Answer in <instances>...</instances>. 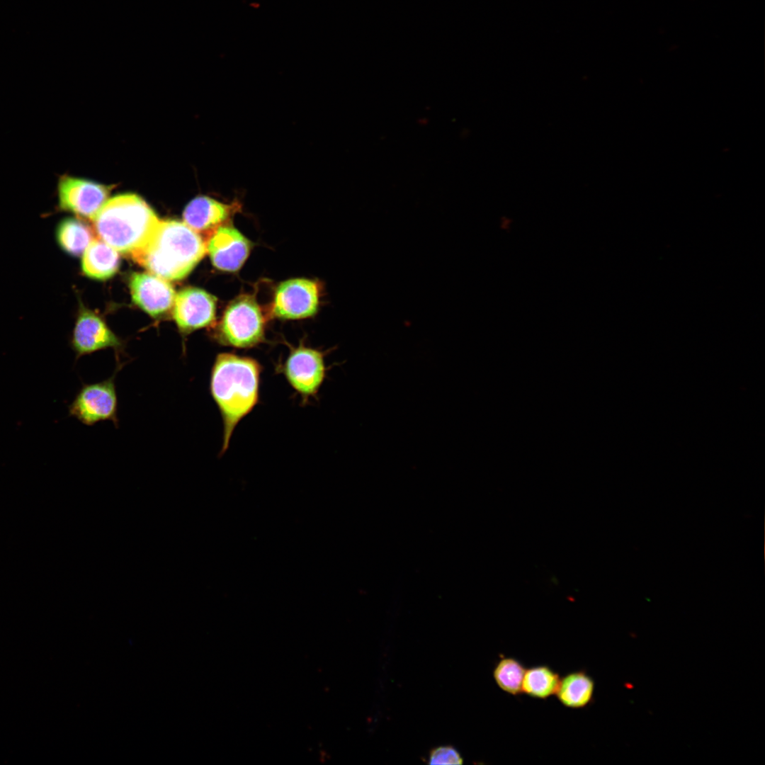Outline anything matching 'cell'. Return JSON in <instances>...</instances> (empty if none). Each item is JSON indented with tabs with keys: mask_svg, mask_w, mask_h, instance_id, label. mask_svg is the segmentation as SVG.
<instances>
[{
	"mask_svg": "<svg viewBox=\"0 0 765 765\" xmlns=\"http://www.w3.org/2000/svg\"><path fill=\"white\" fill-rule=\"evenodd\" d=\"M207 253L205 241L184 222L159 221L131 258L150 273L166 280L185 278Z\"/></svg>",
	"mask_w": 765,
	"mask_h": 765,
	"instance_id": "obj_1",
	"label": "cell"
},
{
	"mask_svg": "<svg viewBox=\"0 0 765 765\" xmlns=\"http://www.w3.org/2000/svg\"><path fill=\"white\" fill-rule=\"evenodd\" d=\"M259 373V365L251 358L220 353L215 359L210 392L224 421L222 452L235 426L256 403Z\"/></svg>",
	"mask_w": 765,
	"mask_h": 765,
	"instance_id": "obj_2",
	"label": "cell"
},
{
	"mask_svg": "<svg viewBox=\"0 0 765 765\" xmlns=\"http://www.w3.org/2000/svg\"><path fill=\"white\" fill-rule=\"evenodd\" d=\"M91 221L96 237L130 254L145 244L159 220L142 198L125 193L109 198Z\"/></svg>",
	"mask_w": 765,
	"mask_h": 765,
	"instance_id": "obj_3",
	"label": "cell"
},
{
	"mask_svg": "<svg viewBox=\"0 0 765 765\" xmlns=\"http://www.w3.org/2000/svg\"><path fill=\"white\" fill-rule=\"evenodd\" d=\"M264 318L254 297L242 295L232 300L224 311L217 336L221 342L239 347H250L264 336Z\"/></svg>",
	"mask_w": 765,
	"mask_h": 765,
	"instance_id": "obj_4",
	"label": "cell"
},
{
	"mask_svg": "<svg viewBox=\"0 0 765 765\" xmlns=\"http://www.w3.org/2000/svg\"><path fill=\"white\" fill-rule=\"evenodd\" d=\"M113 375L105 380L84 384L69 406V413L87 426L101 421H111L118 425V399L115 379L123 367L118 363Z\"/></svg>",
	"mask_w": 765,
	"mask_h": 765,
	"instance_id": "obj_5",
	"label": "cell"
},
{
	"mask_svg": "<svg viewBox=\"0 0 765 765\" xmlns=\"http://www.w3.org/2000/svg\"><path fill=\"white\" fill-rule=\"evenodd\" d=\"M112 186L70 176H62L57 185L59 208L92 220L109 199Z\"/></svg>",
	"mask_w": 765,
	"mask_h": 765,
	"instance_id": "obj_6",
	"label": "cell"
},
{
	"mask_svg": "<svg viewBox=\"0 0 765 765\" xmlns=\"http://www.w3.org/2000/svg\"><path fill=\"white\" fill-rule=\"evenodd\" d=\"M320 288L314 280L293 278L280 283L274 293L272 314L278 318L296 319L312 317L318 310Z\"/></svg>",
	"mask_w": 765,
	"mask_h": 765,
	"instance_id": "obj_7",
	"label": "cell"
},
{
	"mask_svg": "<svg viewBox=\"0 0 765 765\" xmlns=\"http://www.w3.org/2000/svg\"><path fill=\"white\" fill-rule=\"evenodd\" d=\"M205 244L213 266L227 272L237 271L242 267L251 247L250 241L228 223L209 234Z\"/></svg>",
	"mask_w": 765,
	"mask_h": 765,
	"instance_id": "obj_8",
	"label": "cell"
},
{
	"mask_svg": "<svg viewBox=\"0 0 765 765\" xmlns=\"http://www.w3.org/2000/svg\"><path fill=\"white\" fill-rule=\"evenodd\" d=\"M216 298L206 291L196 288H186L179 291L173 305V317L183 334L208 327L214 322Z\"/></svg>",
	"mask_w": 765,
	"mask_h": 765,
	"instance_id": "obj_9",
	"label": "cell"
},
{
	"mask_svg": "<svg viewBox=\"0 0 765 765\" xmlns=\"http://www.w3.org/2000/svg\"><path fill=\"white\" fill-rule=\"evenodd\" d=\"M71 346L77 359L108 348L120 352L123 344L101 317L82 307L73 330Z\"/></svg>",
	"mask_w": 765,
	"mask_h": 765,
	"instance_id": "obj_10",
	"label": "cell"
},
{
	"mask_svg": "<svg viewBox=\"0 0 765 765\" xmlns=\"http://www.w3.org/2000/svg\"><path fill=\"white\" fill-rule=\"evenodd\" d=\"M284 372L297 391L304 395H314L325 375L323 355L317 350L300 346L290 353Z\"/></svg>",
	"mask_w": 765,
	"mask_h": 765,
	"instance_id": "obj_11",
	"label": "cell"
},
{
	"mask_svg": "<svg viewBox=\"0 0 765 765\" xmlns=\"http://www.w3.org/2000/svg\"><path fill=\"white\" fill-rule=\"evenodd\" d=\"M134 302L154 317L173 307L176 293L166 280L152 273H134L130 278Z\"/></svg>",
	"mask_w": 765,
	"mask_h": 765,
	"instance_id": "obj_12",
	"label": "cell"
},
{
	"mask_svg": "<svg viewBox=\"0 0 765 765\" xmlns=\"http://www.w3.org/2000/svg\"><path fill=\"white\" fill-rule=\"evenodd\" d=\"M242 209L237 201L223 203L207 196L191 200L183 212V222L198 234H210Z\"/></svg>",
	"mask_w": 765,
	"mask_h": 765,
	"instance_id": "obj_13",
	"label": "cell"
},
{
	"mask_svg": "<svg viewBox=\"0 0 765 765\" xmlns=\"http://www.w3.org/2000/svg\"><path fill=\"white\" fill-rule=\"evenodd\" d=\"M81 268L90 278L104 280L113 276L119 268L117 250L96 237L82 254Z\"/></svg>",
	"mask_w": 765,
	"mask_h": 765,
	"instance_id": "obj_14",
	"label": "cell"
},
{
	"mask_svg": "<svg viewBox=\"0 0 765 765\" xmlns=\"http://www.w3.org/2000/svg\"><path fill=\"white\" fill-rule=\"evenodd\" d=\"M594 691V679L584 671L580 670L560 678L555 694L565 707L583 708L591 702Z\"/></svg>",
	"mask_w": 765,
	"mask_h": 765,
	"instance_id": "obj_15",
	"label": "cell"
},
{
	"mask_svg": "<svg viewBox=\"0 0 765 765\" xmlns=\"http://www.w3.org/2000/svg\"><path fill=\"white\" fill-rule=\"evenodd\" d=\"M55 238L64 252L72 256H79L96 237L85 222L79 218L66 217L58 223Z\"/></svg>",
	"mask_w": 765,
	"mask_h": 765,
	"instance_id": "obj_16",
	"label": "cell"
},
{
	"mask_svg": "<svg viewBox=\"0 0 765 765\" xmlns=\"http://www.w3.org/2000/svg\"><path fill=\"white\" fill-rule=\"evenodd\" d=\"M560 681L559 674L549 667H533L525 672L522 692L532 698L545 699L556 693Z\"/></svg>",
	"mask_w": 765,
	"mask_h": 765,
	"instance_id": "obj_17",
	"label": "cell"
},
{
	"mask_svg": "<svg viewBox=\"0 0 765 765\" xmlns=\"http://www.w3.org/2000/svg\"><path fill=\"white\" fill-rule=\"evenodd\" d=\"M526 669L523 664L513 657L501 659L493 670V677L497 686L504 691L517 696L522 692V682Z\"/></svg>",
	"mask_w": 765,
	"mask_h": 765,
	"instance_id": "obj_18",
	"label": "cell"
},
{
	"mask_svg": "<svg viewBox=\"0 0 765 765\" xmlns=\"http://www.w3.org/2000/svg\"><path fill=\"white\" fill-rule=\"evenodd\" d=\"M428 763L430 764H462L463 759L452 746H440L431 750Z\"/></svg>",
	"mask_w": 765,
	"mask_h": 765,
	"instance_id": "obj_19",
	"label": "cell"
}]
</instances>
